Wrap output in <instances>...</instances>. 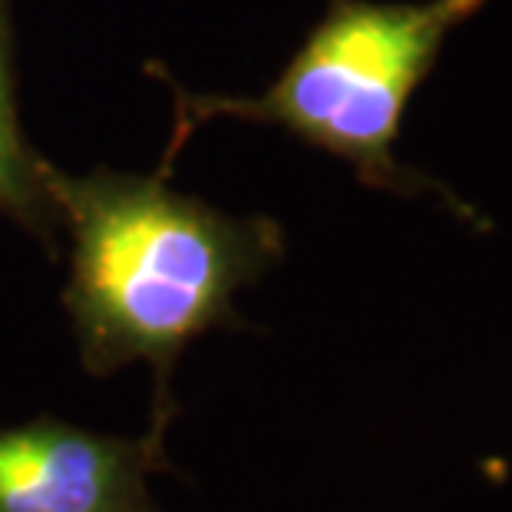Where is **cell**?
<instances>
[{"label":"cell","instance_id":"obj_1","mask_svg":"<svg viewBox=\"0 0 512 512\" xmlns=\"http://www.w3.org/2000/svg\"><path fill=\"white\" fill-rule=\"evenodd\" d=\"M60 222L70 225L73 265L63 288L86 374L110 377L146 361L156 377L152 423L176 417L172 367L195 337L242 328L235 294L285 255V232L265 215H232L169 189V172L123 176L93 169L67 176L43 162Z\"/></svg>","mask_w":512,"mask_h":512},{"label":"cell","instance_id":"obj_2","mask_svg":"<svg viewBox=\"0 0 512 512\" xmlns=\"http://www.w3.org/2000/svg\"><path fill=\"white\" fill-rule=\"evenodd\" d=\"M483 4L486 0H331L324 20L261 96H199L182 90L172 73L156 67L176 93L179 110L162 169H172V159L195 126L232 116L281 126L304 143L347 159L364 185L403 195L433 189L460 215H470L443 185L400 166L394 143L410 96L427 80L446 37Z\"/></svg>","mask_w":512,"mask_h":512},{"label":"cell","instance_id":"obj_3","mask_svg":"<svg viewBox=\"0 0 512 512\" xmlns=\"http://www.w3.org/2000/svg\"><path fill=\"white\" fill-rule=\"evenodd\" d=\"M169 470L166 427L110 437L37 417L0 430V512H159L149 476Z\"/></svg>","mask_w":512,"mask_h":512},{"label":"cell","instance_id":"obj_4","mask_svg":"<svg viewBox=\"0 0 512 512\" xmlns=\"http://www.w3.org/2000/svg\"><path fill=\"white\" fill-rule=\"evenodd\" d=\"M10 60H14V37H10L7 0H0V215L30 228L50 245L53 255L57 252L53 238H57L60 215L53 209L47 179H43V162L47 159H40L27 146L24 129H20Z\"/></svg>","mask_w":512,"mask_h":512}]
</instances>
